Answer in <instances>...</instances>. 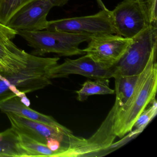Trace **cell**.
Here are the masks:
<instances>
[{
    "instance_id": "obj_19",
    "label": "cell",
    "mask_w": 157,
    "mask_h": 157,
    "mask_svg": "<svg viewBox=\"0 0 157 157\" xmlns=\"http://www.w3.org/2000/svg\"><path fill=\"white\" fill-rule=\"evenodd\" d=\"M151 105L148 109H145L138 117L133 126L134 131L131 135H137L143 131L149 123L156 116L157 113V102L154 99L151 102Z\"/></svg>"
},
{
    "instance_id": "obj_7",
    "label": "cell",
    "mask_w": 157,
    "mask_h": 157,
    "mask_svg": "<svg viewBox=\"0 0 157 157\" xmlns=\"http://www.w3.org/2000/svg\"><path fill=\"white\" fill-rule=\"evenodd\" d=\"M69 0H34L16 13L6 25L15 31L46 30L47 17L54 7H62Z\"/></svg>"
},
{
    "instance_id": "obj_10",
    "label": "cell",
    "mask_w": 157,
    "mask_h": 157,
    "mask_svg": "<svg viewBox=\"0 0 157 157\" xmlns=\"http://www.w3.org/2000/svg\"><path fill=\"white\" fill-rule=\"evenodd\" d=\"M116 34L133 39L148 27L135 0H124L111 11Z\"/></svg>"
},
{
    "instance_id": "obj_1",
    "label": "cell",
    "mask_w": 157,
    "mask_h": 157,
    "mask_svg": "<svg viewBox=\"0 0 157 157\" xmlns=\"http://www.w3.org/2000/svg\"><path fill=\"white\" fill-rule=\"evenodd\" d=\"M59 59L57 57L37 56L17 74L0 73V103L16 96L25 105L29 106L31 103L26 93L41 90L52 83L49 71L57 65Z\"/></svg>"
},
{
    "instance_id": "obj_3",
    "label": "cell",
    "mask_w": 157,
    "mask_h": 157,
    "mask_svg": "<svg viewBox=\"0 0 157 157\" xmlns=\"http://www.w3.org/2000/svg\"><path fill=\"white\" fill-rule=\"evenodd\" d=\"M18 35L34 49L32 55L42 56L55 53L60 56H71L85 55L80 45L89 42L91 36L61 31H19Z\"/></svg>"
},
{
    "instance_id": "obj_11",
    "label": "cell",
    "mask_w": 157,
    "mask_h": 157,
    "mask_svg": "<svg viewBox=\"0 0 157 157\" xmlns=\"http://www.w3.org/2000/svg\"><path fill=\"white\" fill-rule=\"evenodd\" d=\"M71 74L82 75L97 79L113 78L112 67H106L94 60L87 55L77 59H67L62 64L50 69L49 78H66Z\"/></svg>"
},
{
    "instance_id": "obj_15",
    "label": "cell",
    "mask_w": 157,
    "mask_h": 157,
    "mask_svg": "<svg viewBox=\"0 0 157 157\" xmlns=\"http://www.w3.org/2000/svg\"><path fill=\"white\" fill-rule=\"evenodd\" d=\"M1 157H28L22 147L19 133L13 128L0 132Z\"/></svg>"
},
{
    "instance_id": "obj_2",
    "label": "cell",
    "mask_w": 157,
    "mask_h": 157,
    "mask_svg": "<svg viewBox=\"0 0 157 157\" xmlns=\"http://www.w3.org/2000/svg\"><path fill=\"white\" fill-rule=\"evenodd\" d=\"M157 53L152 55L143 71L142 78L127 102L116 110L113 119L116 136L123 137L132 130L138 117L155 99L157 89Z\"/></svg>"
},
{
    "instance_id": "obj_6",
    "label": "cell",
    "mask_w": 157,
    "mask_h": 157,
    "mask_svg": "<svg viewBox=\"0 0 157 157\" xmlns=\"http://www.w3.org/2000/svg\"><path fill=\"white\" fill-rule=\"evenodd\" d=\"M46 30L95 36L116 34L111 11L106 8L89 16L48 21Z\"/></svg>"
},
{
    "instance_id": "obj_20",
    "label": "cell",
    "mask_w": 157,
    "mask_h": 157,
    "mask_svg": "<svg viewBox=\"0 0 157 157\" xmlns=\"http://www.w3.org/2000/svg\"><path fill=\"white\" fill-rule=\"evenodd\" d=\"M149 26H157V0H135Z\"/></svg>"
},
{
    "instance_id": "obj_16",
    "label": "cell",
    "mask_w": 157,
    "mask_h": 157,
    "mask_svg": "<svg viewBox=\"0 0 157 157\" xmlns=\"http://www.w3.org/2000/svg\"><path fill=\"white\" fill-rule=\"evenodd\" d=\"M76 93L78 94V101L83 102L91 95L114 94L115 90L110 88L109 79L99 78L94 81L85 82L81 89Z\"/></svg>"
},
{
    "instance_id": "obj_12",
    "label": "cell",
    "mask_w": 157,
    "mask_h": 157,
    "mask_svg": "<svg viewBox=\"0 0 157 157\" xmlns=\"http://www.w3.org/2000/svg\"><path fill=\"white\" fill-rule=\"evenodd\" d=\"M115 112L113 105L96 133L87 139L86 144L79 147L67 149L59 157L94 156L95 154L103 153L109 149L116 137L113 128Z\"/></svg>"
},
{
    "instance_id": "obj_14",
    "label": "cell",
    "mask_w": 157,
    "mask_h": 157,
    "mask_svg": "<svg viewBox=\"0 0 157 157\" xmlns=\"http://www.w3.org/2000/svg\"><path fill=\"white\" fill-rule=\"evenodd\" d=\"M143 71L138 75H119L114 77L116 94L114 104L116 105V110L126 104L133 95L142 78Z\"/></svg>"
},
{
    "instance_id": "obj_4",
    "label": "cell",
    "mask_w": 157,
    "mask_h": 157,
    "mask_svg": "<svg viewBox=\"0 0 157 157\" xmlns=\"http://www.w3.org/2000/svg\"><path fill=\"white\" fill-rule=\"evenodd\" d=\"M157 50V26L150 25L132 39L124 55L112 67L113 78L140 74Z\"/></svg>"
},
{
    "instance_id": "obj_5",
    "label": "cell",
    "mask_w": 157,
    "mask_h": 157,
    "mask_svg": "<svg viewBox=\"0 0 157 157\" xmlns=\"http://www.w3.org/2000/svg\"><path fill=\"white\" fill-rule=\"evenodd\" d=\"M6 114L12 128L19 134L41 143L46 144L49 138L56 139L66 150L81 147L87 142L86 139L74 136L71 130L65 127H59L35 121L13 113Z\"/></svg>"
},
{
    "instance_id": "obj_8",
    "label": "cell",
    "mask_w": 157,
    "mask_h": 157,
    "mask_svg": "<svg viewBox=\"0 0 157 157\" xmlns=\"http://www.w3.org/2000/svg\"><path fill=\"white\" fill-rule=\"evenodd\" d=\"M132 39L118 35L104 34L93 36L82 49L96 62L112 68L124 55Z\"/></svg>"
},
{
    "instance_id": "obj_13",
    "label": "cell",
    "mask_w": 157,
    "mask_h": 157,
    "mask_svg": "<svg viewBox=\"0 0 157 157\" xmlns=\"http://www.w3.org/2000/svg\"><path fill=\"white\" fill-rule=\"evenodd\" d=\"M0 110L5 113H13L42 123L63 127L52 117L38 113L25 105L18 96H13L0 103Z\"/></svg>"
},
{
    "instance_id": "obj_18",
    "label": "cell",
    "mask_w": 157,
    "mask_h": 157,
    "mask_svg": "<svg viewBox=\"0 0 157 157\" xmlns=\"http://www.w3.org/2000/svg\"><path fill=\"white\" fill-rule=\"evenodd\" d=\"M34 0H0V22L6 25L22 8Z\"/></svg>"
},
{
    "instance_id": "obj_17",
    "label": "cell",
    "mask_w": 157,
    "mask_h": 157,
    "mask_svg": "<svg viewBox=\"0 0 157 157\" xmlns=\"http://www.w3.org/2000/svg\"><path fill=\"white\" fill-rule=\"evenodd\" d=\"M19 134L23 148L27 152L28 157H58L59 151H53L46 144L36 141L22 134Z\"/></svg>"
},
{
    "instance_id": "obj_9",
    "label": "cell",
    "mask_w": 157,
    "mask_h": 157,
    "mask_svg": "<svg viewBox=\"0 0 157 157\" xmlns=\"http://www.w3.org/2000/svg\"><path fill=\"white\" fill-rule=\"evenodd\" d=\"M17 35V31L0 22V73L17 74L38 56L20 49L13 42Z\"/></svg>"
}]
</instances>
